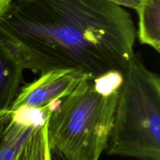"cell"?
I'll list each match as a JSON object with an SVG mask.
<instances>
[{
    "label": "cell",
    "mask_w": 160,
    "mask_h": 160,
    "mask_svg": "<svg viewBox=\"0 0 160 160\" xmlns=\"http://www.w3.org/2000/svg\"><path fill=\"white\" fill-rule=\"evenodd\" d=\"M0 36L25 70H79L96 78L123 74L134 55V20L107 0H13Z\"/></svg>",
    "instance_id": "1"
},
{
    "label": "cell",
    "mask_w": 160,
    "mask_h": 160,
    "mask_svg": "<svg viewBox=\"0 0 160 160\" xmlns=\"http://www.w3.org/2000/svg\"><path fill=\"white\" fill-rule=\"evenodd\" d=\"M123 73L114 72L83 83L48 114L52 152L67 160H99L113 124Z\"/></svg>",
    "instance_id": "2"
},
{
    "label": "cell",
    "mask_w": 160,
    "mask_h": 160,
    "mask_svg": "<svg viewBox=\"0 0 160 160\" xmlns=\"http://www.w3.org/2000/svg\"><path fill=\"white\" fill-rule=\"evenodd\" d=\"M109 155L160 160V78L134 53L123 74Z\"/></svg>",
    "instance_id": "3"
},
{
    "label": "cell",
    "mask_w": 160,
    "mask_h": 160,
    "mask_svg": "<svg viewBox=\"0 0 160 160\" xmlns=\"http://www.w3.org/2000/svg\"><path fill=\"white\" fill-rule=\"evenodd\" d=\"M49 112L0 110V160H52L47 135Z\"/></svg>",
    "instance_id": "4"
},
{
    "label": "cell",
    "mask_w": 160,
    "mask_h": 160,
    "mask_svg": "<svg viewBox=\"0 0 160 160\" xmlns=\"http://www.w3.org/2000/svg\"><path fill=\"white\" fill-rule=\"evenodd\" d=\"M91 78H93L75 69L48 71L20 89L10 110H38L46 112L53 108L55 102L71 95Z\"/></svg>",
    "instance_id": "5"
},
{
    "label": "cell",
    "mask_w": 160,
    "mask_h": 160,
    "mask_svg": "<svg viewBox=\"0 0 160 160\" xmlns=\"http://www.w3.org/2000/svg\"><path fill=\"white\" fill-rule=\"evenodd\" d=\"M25 68L21 60L0 36V110H9L15 100Z\"/></svg>",
    "instance_id": "6"
},
{
    "label": "cell",
    "mask_w": 160,
    "mask_h": 160,
    "mask_svg": "<svg viewBox=\"0 0 160 160\" xmlns=\"http://www.w3.org/2000/svg\"><path fill=\"white\" fill-rule=\"evenodd\" d=\"M139 42L160 52V0H142L137 9Z\"/></svg>",
    "instance_id": "7"
},
{
    "label": "cell",
    "mask_w": 160,
    "mask_h": 160,
    "mask_svg": "<svg viewBox=\"0 0 160 160\" xmlns=\"http://www.w3.org/2000/svg\"><path fill=\"white\" fill-rule=\"evenodd\" d=\"M114 4L120 6L123 8H130V9L137 10L140 6L142 0H107Z\"/></svg>",
    "instance_id": "8"
},
{
    "label": "cell",
    "mask_w": 160,
    "mask_h": 160,
    "mask_svg": "<svg viewBox=\"0 0 160 160\" xmlns=\"http://www.w3.org/2000/svg\"><path fill=\"white\" fill-rule=\"evenodd\" d=\"M12 1L13 0H0V18L7 12Z\"/></svg>",
    "instance_id": "9"
},
{
    "label": "cell",
    "mask_w": 160,
    "mask_h": 160,
    "mask_svg": "<svg viewBox=\"0 0 160 160\" xmlns=\"http://www.w3.org/2000/svg\"><path fill=\"white\" fill-rule=\"evenodd\" d=\"M52 152V151H51ZM52 160H67L57 152H52Z\"/></svg>",
    "instance_id": "10"
}]
</instances>
